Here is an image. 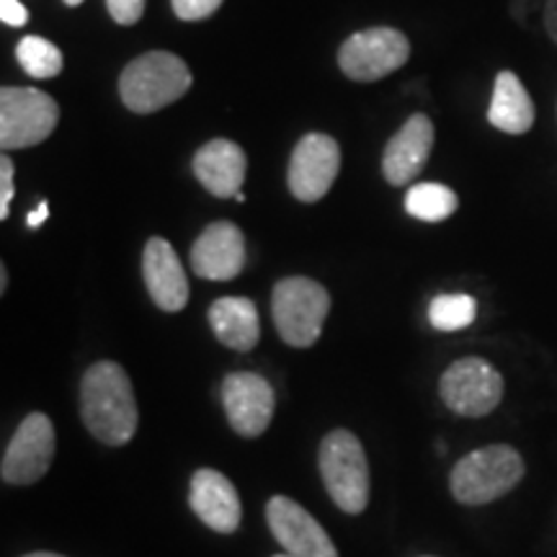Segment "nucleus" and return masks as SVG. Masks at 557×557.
<instances>
[{
  "instance_id": "obj_17",
  "label": "nucleus",
  "mask_w": 557,
  "mask_h": 557,
  "mask_svg": "<svg viewBox=\"0 0 557 557\" xmlns=\"http://www.w3.org/2000/svg\"><path fill=\"white\" fill-rule=\"evenodd\" d=\"M246 152L230 139H209L194 156V173L201 186L220 199L238 197L246 181Z\"/></svg>"
},
{
  "instance_id": "obj_4",
  "label": "nucleus",
  "mask_w": 557,
  "mask_h": 557,
  "mask_svg": "<svg viewBox=\"0 0 557 557\" xmlns=\"http://www.w3.org/2000/svg\"><path fill=\"white\" fill-rule=\"evenodd\" d=\"M320 475L341 511L357 517L369 504V465L364 447L351 431L336 429L320 444Z\"/></svg>"
},
{
  "instance_id": "obj_27",
  "label": "nucleus",
  "mask_w": 557,
  "mask_h": 557,
  "mask_svg": "<svg viewBox=\"0 0 557 557\" xmlns=\"http://www.w3.org/2000/svg\"><path fill=\"white\" fill-rule=\"evenodd\" d=\"M545 29L549 34V39L557 45V0H547L545 5Z\"/></svg>"
},
{
  "instance_id": "obj_3",
  "label": "nucleus",
  "mask_w": 557,
  "mask_h": 557,
  "mask_svg": "<svg viewBox=\"0 0 557 557\" xmlns=\"http://www.w3.org/2000/svg\"><path fill=\"white\" fill-rule=\"evenodd\" d=\"M191 88V73L186 62L171 52L139 54L124 67L120 96L124 107L135 114H152L171 107Z\"/></svg>"
},
{
  "instance_id": "obj_14",
  "label": "nucleus",
  "mask_w": 557,
  "mask_h": 557,
  "mask_svg": "<svg viewBox=\"0 0 557 557\" xmlns=\"http://www.w3.org/2000/svg\"><path fill=\"white\" fill-rule=\"evenodd\" d=\"M143 278L160 310L181 312L189 302V278L169 240H148L143 250Z\"/></svg>"
},
{
  "instance_id": "obj_31",
  "label": "nucleus",
  "mask_w": 557,
  "mask_h": 557,
  "mask_svg": "<svg viewBox=\"0 0 557 557\" xmlns=\"http://www.w3.org/2000/svg\"><path fill=\"white\" fill-rule=\"evenodd\" d=\"M65 3H67V5H81L83 0H65Z\"/></svg>"
},
{
  "instance_id": "obj_13",
  "label": "nucleus",
  "mask_w": 557,
  "mask_h": 557,
  "mask_svg": "<svg viewBox=\"0 0 557 557\" xmlns=\"http://www.w3.org/2000/svg\"><path fill=\"white\" fill-rule=\"evenodd\" d=\"M246 267V240L233 222H212L191 246V269L209 282H230Z\"/></svg>"
},
{
  "instance_id": "obj_1",
  "label": "nucleus",
  "mask_w": 557,
  "mask_h": 557,
  "mask_svg": "<svg viewBox=\"0 0 557 557\" xmlns=\"http://www.w3.org/2000/svg\"><path fill=\"white\" fill-rule=\"evenodd\" d=\"M81 418L86 429L109 447H122L137 431L135 389L116 361H99L83 374Z\"/></svg>"
},
{
  "instance_id": "obj_24",
  "label": "nucleus",
  "mask_w": 557,
  "mask_h": 557,
  "mask_svg": "<svg viewBox=\"0 0 557 557\" xmlns=\"http://www.w3.org/2000/svg\"><path fill=\"white\" fill-rule=\"evenodd\" d=\"M111 18L122 26H132L143 18L145 0H107Z\"/></svg>"
},
{
  "instance_id": "obj_10",
  "label": "nucleus",
  "mask_w": 557,
  "mask_h": 557,
  "mask_svg": "<svg viewBox=\"0 0 557 557\" xmlns=\"http://www.w3.org/2000/svg\"><path fill=\"white\" fill-rule=\"evenodd\" d=\"M54 459V426L45 413H29L5 447L0 475L9 485H32L47 475Z\"/></svg>"
},
{
  "instance_id": "obj_15",
  "label": "nucleus",
  "mask_w": 557,
  "mask_h": 557,
  "mask_svg": "<svg viewBox=\"0 0 557 557\" xmlns=\"http://www.w3.org/2000/svg\"><path fill=\"white\" fill-rule=\"evenodd\" d=\"M431 148H434V124L426 114H413L387 143L382 173L393 186L410 184L426 165Z\"/></svg>"
},
{
  "instance_id": "obj_29",
  "label": "nucleus",
  "mask_w": 557,
  "mask_h": 557,
  "mask_svg": "<svg viewBox=\"0 0 557 557\" xmlns=\"http://www.w3.org/2000/svg\"><path fill=\"white\" fill-rule=\"evenodd\" d=\"M5 287H9V271L3 267L0 269V292H5Z\"/></svg>"
},
{
  "instance_id": "obj_26",
  "label": "nucleus",
  "mask_w": 557,
  "mask_h": 557,
  "mask_svg": "<svg viewBox=\"0 0 557 557\" xmlns=\"http://www.w3.org/2000/svg\"><path fill=\"white\" fill-rule=\"evenodd\" d=\"M0 18L9 26H24L29 21V11L18 0H0Z\"/></svg>"
},
{
  "instance_id": "obj_30",
  "label": "nucleus",
  "mask_w": 557,
  "mask_h": 557,
  "mask_svg": "<svg viewBox=\"0 0 557 557\" xmlns=\"http://www.w3.org/2000/svg\"><path fill=\"white\" fill-rule=\"evenodd\" d=\"M24 557H65V555H58V553H32V555H24Z\"/></svg>"
},
{
  "instance_id": "obj_23",
  "label": "nucleus",
  "mask_w": 557,
  "mask_h": 557,
  "mask_svg": "<svg viewBox=\"0 0 557 557\" xmlns=\"http://www.w3.org/2000/svg\"><path fill=\"white\" fill-rule=\"evenodd\" d=\"M171 5L178 18L201 21L212 16V13L222 5V0H171Z\"/></svg>"
},
{
  "instance_id": "obj_32",
  "label": "nucleus",
  "mask_w": 557,
  "mask_h": 557,
  "mask_svg": "<svg viewBox=\"0 0 557 557\" xmlns=\"http://www.w3.org/2000/svg\"><path fill=\"white\" fill-rule=\"evenodd\" d=\"M276 557H292V555H287V553H284V555H276Z\"/></svg>"
},
{
  "instance_id": "obj_20",
  "label": "nucleus",
  "mask_w": 557,
  "mask_h": 557,
  "mask_svg": "<svg viewBox=\"0 0 557 557\" xmlns=\"http://www.w3.org/2000/svg\"><path fill=\"white\" fill-rule=\"evenodd\" d=\"M457 194L444 184H416L406 194V212L421 222H442L457 212Z\"/></svg>"
},
{
  "instance_id": "obj_25",
  "label": "nucleus",
  "mask_w": 557,
  "mask_h": 557,
  "mask_svg": "<svg viewBox=\"0 0 557 557\" xmlns=\"http://www.w3.org/2000/svg\"><path fill=\"white\" fill-rule=\"evenodd\" d=\"M13 199V163L9 156L0 158V220L9 218Z\"/></svg>"
},
{
  "instance_id": "obj_8",
  "label": "nucleus",
  "mask_w": 557,
  "mask_h": 557,
  "mask_svg": "<svg viewBox=\"0 0 557 557\" xmlns=\"http://www.w3.org/2000/svg\"><path fill=\"white\" fill-rule=\"evenodd\" d=\"M410 58L408 37L389 26L351 34L338 52V65L351 81L372 83L395 73Z\"/></svg>"
},
{
  "instance_id": "obj_28",
  "label": "nucleus",
  "mask_w": 557,
  "mask_h": 557,
  "mask_svg": "<svg viewBox=\"0 0 557 557\" xmlns=\"http://www.w3.org/2000/svg\"><path fill=\"white\" fill-rule=\"evenodd\" d=\"M47 218H50V207H47V201H39V207L34 209V212L26 218V225H29L32 230L41 227V222H45Z\"/></svg>"
},
{
  "instance_id": "obj_21",
  "label": "nucleus",
  "mask_w": 557,
  "mask_h": 557,
  "mask_svg": "<svg viewBox=\"0 0 557 557\" xmlns=\"http://www.w3.org/2000/svg\"><path fill=\"white\" fill-rule=\"evenodd\" d=\"M478 302L470 295H438L429 305V323L436 331L451 333L475 323Z\"/></svg>"
},
{
  "instance_id": "obj_2",
  "label": "nucleus",
  "mask_w": 557,
  "mask_h": 557,
  "mask_svg": "<svg viewBox=\"0 0 557 557\" xmlns=\"http://www.w3.org/2000/svg\"><path fill=\"white\" fill-rule=\"evenodd\" d=\"M524 457L508 444H491L465 455L449 475V491L459 504L485 506L498 500L524 478Z\"/></svg>"
},
{
  "instance_id": "obj_5",
  "label": "nucleus",
  "mask_w": 557,
  "mask_h": 557,
  "mask_svg": "<svg viewBox=\"0 0 557 557\" xmlns=\"http://www.w3.org/2000/svg\"><path fill=\"white\" fill-rule=\"evenodd\" d=\"M271 310L278 336L295 348H308L323 333L331 310V295L323 284L308 276H289L274 287Z\"/></svg>"
},
{
  "instance_id": "obj_6",
  "label": "nucleus",
  "mask_w": 557,
  "mask_h": 557,
  "mask_svg": "<svg viewBox=\"0 0 557 557\" xmlns=\"http://www.w3.org/2000/svg\"><path fill=\"white\" fill-rule=\"evenodd\" d=\"M60 109L52 96L37 88L0 90V148L21 150L45 143L58 127Z\"/></svg>"
},
{
  "instance_id": "obj_7",
  "label": "nucleus",
  "mask_w": 557,
  "mask_h": 557,
  "mask_svg": "<svg viewBox=\"0 0 557 557\" xmlns=\"http://www.w3.org/2000/svg\"><path fill=\"white\" fill-rule=\"evenodd\" d=\"M444 406L465 418L493 413L504 400V377L483 357L457 359L438 380Z\"/></svg>"
},
{
  "instance_id": "obj_9",
  "label": "nucleus",
  "mask_w": 557,
  "mask_h": 557,
  "mask_svg": "<svg viewBox=\"0 0 557 557\" xmlns=\"http://www.w3.org/2000/svg\"><path fill=\"white\" fill-rule=\"evenodd\" d=\"M341 171V148L331 135L310 132L292 150L287 184L299 201L312 205L331 191Z\"/></svg>"
},
{
  "instance_id": "obj_16",
  "label": "nucleus",
  "mask_w": 557,
  "mask_h": 557,
  "mask_svg": "<svg viewBox=\"0 0 557 557\" xmlns=\"http://www.w3.org/2000/svg\"><path fill=\"white\" fill-rule=\"evenodd\" d=\"M191 511L209 529L220 534H233L240 527V498L235 485L218 470H197L189 491Z\"/></svg>"
},
{
  "instance_id": "obj_18",
  "label": "nucleus",
  "mask_w": 557,
  "mask_h": 557,
  "mask_svg": "<svg viewBox=\"0 0 557 557\" xmlns=\"http://www.w3.org/2000/svg\"><path fill=\"white\" fill-rule=\"evenodd\" d=\"M209 325L220 344L233 351H250L261 338V320L248 297H220L209 308Z\"/></svg>"
},
{
  "instance_id": "obj_11",
  "label": "nucleus",
  "mask_w": 557,
  "mask_h": 557,
  "mask_svg": "<svg viewBox=\"0 0 557 557\" xmlns=\"http://www.w3.org/2000/svg\"><path fill=\"white\" fill-rule=\"evenodd\" d=\"M222 406L235 434L256 438L274 418V387L256 372H233L222 380Z\"/></svg>"
},
{
  "instance_id": "obj_19",
  "label": "nucleus",
  "mask_w": 557,
  "mask_h": 557,
  "mask_svg": "<svg viewBox=\"0 0 557 557\" xmlns=\"http://www.w3.org/2000/svg\"><path fill=\"white\" fill-rule=\"evenodd\" d=\"M487 122L506 135H527L534 127V101L511 70L498 73L487 107Z\"/></svg>"
},
{
  "instance_id": "obj_12",
  "label": "nucleus",
  "mask_w": 557,
  "mask_h": 557,
  "mask_svg": "<svg viewBox=\"0 0 557 557\" xmlns=\"http://www.w3.org/2000/svg\"><path fill=\"white\" fill-rule=\"evenodd\" d=\"M267 521L271 534L284 553L292 557H338L325 529L310 517L297 500L287 496H274L267 504Z\"/></svg>"
},
{
  "instance_id": "obj_22",
  "label": "nucleus",
  "mask_w": 557,
  "mask_h": 557,
  "mask_svg": "<svg viewBox=\"0 0 557 557\" xmlns=\"http://www.w3.org/2000/svg\"><path fill=\"white\" fill-rule=\"evenodd\" d=\"M16 58L21 67L32 75V78H54L62 73V52L45 37H24L16 47Z\"/></svg>"
}]
</instances>
